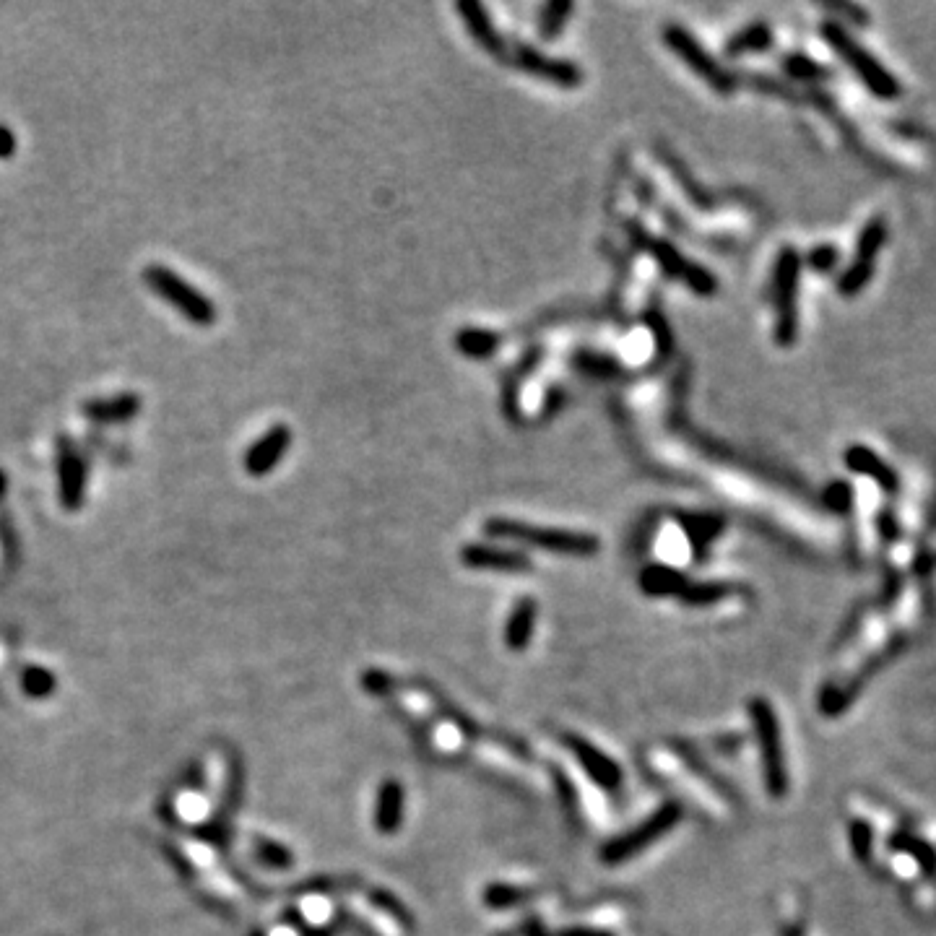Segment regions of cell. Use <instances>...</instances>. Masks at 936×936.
Returning a JSON list of instances; mask_svg holds the SVG:
<instances>
[{
	"label": "cell",
	"instance_id": "7c38bea8",
	"mask_svg": "<svg viewBox=\"0 0 936 936\" xmlns=\"http://www.w3.org/2000/svg\"><path fill=\"white\" fill-rule=\"evenodd\" d=\"M565 744L572 752V757L580 762V767L596 780L598 786L609 788V791L619 788V783H622V770H619V765L611 760V757H606L604 752H598L591 741L580 739V736L575 734H565Z\"/></svg>",
	"mask_w": 936,
	"mask_h": 936
},
{
	"label": "cell",
	"instance_id": "30bf717a",
	"mask_svg": "<svg viewBox=\"0 0 936 936\" xmlns=\"http://www.w3.org/2000/svg\"><path fill=\"white\" fill-rule=\"evenodd\" d=\"M507 60L528 76L544 78L559 89H578L585 78V73L572 60L552 58V55H544V52L533 50L528 45H518L513 52H507Z\"/></svg>",
	"mask_w": 936,
	"mask_h": 936
},
{
	"label": "cell",
	"instance_id": "52a82bcc",
	"mask_svg": "<svg viewBox=\"0 0 936 936\" xmlns=\"http://www.w3.org/2000/svg\"><path fill=\"white\" fill-rule=\"evenodd\" d=\"M799 276H801V258L793 247H783L775 260L773 292H775V341L780 346H791L799 333Z\"/></svg>",
	"mask_w": 936,
	"mask_h": 936
},
{
	"label": "cell",
	"instance_id": "ba28073f",
	"mask_svg": "<svg viewBox=\"0 0 936 936\" xmlns=\"http://www.w3.org/2000/svg\"><path fill=\"white\" fill-rule=\"evenodd\" d=\"M661 37H663V45L669 47L676 58L684 60V65H689V68H692V71H695L697 76H700L702 81L710 86V89H715L718 94H731V91L736 89V78L731 76V73H728L726 68H723V65L700 45V39H697L692 32H687L684 26H679V24L663 26Z\"/></svg>",
	"mask_w": 936,
	"mask_h": 936
},
{
	"label": "cell",
	"instance_id": "f1b7e54d",
	"mask_svg": "<svg viewBox=\"0 0 936 936\" xmlns=\"http://www.w3.org/2000/svg\"><path fill=\"white\" fill-rule=\"evenodd\" d=\"M848 838H851V848L861 864H866L871 858V848H874V832L866 825L864 819H853L848 827Z\"/></svg>",
	"mask_w": 936,
	"mask_h": 936
},
{
	"label": "cell",
	"instance_id": "d4e9b609",
	"mask_svg": "<svg viewBox=\"0 0 936 936\" xmlns=\"http://www.w3.org/2000/svg\"><path fill=\"white\" fill-rule=\"evenodd\" d=\"M884 240H887V224L882 219H871L869 224L864 227V232L858 234V253L856 260H864V263H874L882 250Z\"/></svg>",
	"mask_w": 936,
	"mask_h": 936
},
{
	"label": "cell",
	"instance_id": "5bb4252c",
	"mask_svg": "<svg viewBox=\"0 0 936 936\" xmlns=\"http://www.w3.org/2000/svg\"><path fill=\"white\" fill-rule=\"evenodd\" d=\"M458 13L463 16L468 34L474 37V42L481 47V50L489 52L492 58L507 60L505 39H502V34L494 29L492 19H489V11L481 6L479 0H461V3H458Z\"/></svg>",
	"mask_w": 936,
	"mask_h": 936
},
{
	"label": "cell",
	"instance_id": "4fadbf2b",
	"mask_svg": "<svg viewBox=\"0 0 936 936\" xmlns=\"http://www.w3.org/2000/svg\"><path fill=\"white\" fill-rule=\"evenodd\" d=\"M461 562L471 570H489V572H531L533 565L526 554L510 552V549H497V546L468 544L461 549Z\"/></svg>",
	"mask_w": 936,
	"mask_h": 936
},
{
	"label": "cell",
	"instance_id": "ac0fdd59",
	"mask_svg": "<svg viewBox=\"0 0 936 936\" xmlns=\"http://www.w3.org/2000/svg\"><path fill=\"white\" fill-rule=\"evenodd\" d=\"M533 624H536V601L531 596L518 598L505 627L507 648L513 650V653H523L528 643H531Z\"/></svg>",
	"mask_w": 936,
	"mask_h": 936
},
{
	"label": "cell",
	"instance_id": "603a6c76",
	"mask_svg": "<svg viewBox=\"0 0 936 936\" xmlns=\"http://www.w3.org/2000/svg\"><path fill=\"white\" fill-rule=\"evenodd\" d=\"M890 848L900 853H908L910 858H916V864L921 866L926 874H934L936 871V853L929 843H923V840L913 838V835H905V832H897L890 838Z\"/></svg>",
	"mask_w": 936,
	"mask_h": 936
},
{
	"label": "cell",
	"instance_id": "5b68a950",
	"mask_svg": "<svg viewBox=\"0 0 936 936\" xmlns=\"http://www.w3.org/2000/svg\"><path fill=\"white\" fill-rule=\"evenodd\" d=\"M679 819H682V806L676 804V801H666L656 809V812L650 814L645 822H640L637 827H632L630 832H624L619 838L609 840V843L601 848V861L609 866L624 864V861H630V858L640 856L645 848H650L653 843L663 838V835H669L676 825H679Z\"/></svg>",
	"mask_w": 936,
	"mask_h": 936
},
{
	"label": "cell",
	"instance_id": "836d02e7",
	"mask_svg": "<svg viewBox=\"0 0 936 936\" xmlns=\"http://www.w3.org/2000/svg\"><path fill=\"white\" fill-rule=\"evenodd\" d=\"M258 856L271 866H289L292 864V853L284 851L281 845L276 843H266V840H260L258 843Z\"/></svg>",
	"mask_w": 936,
	"mask_h": 936
},
{
	"label": "cell",
	"instance_id": "9a60e30c",
	"mask_svg": "<svg viewBox=\"0 0 936 936\" xmlns=\"http://www.w3.org/2000/svg\"><path fill=\"white\" fill-rule=\"evenodd\" d=\"M143 409V401L138 393H115V396L107 398H91V401H84L81 406V414L89 419V422L97 424H125L133 422Z\"/></svg>",
	"mask_w": 936,
	"mask_h": 936
},
{
	"label": "cell",
	"instance_id": "484cf974",
	"mask_svg": "<svg viewBox=\"0 0 936 936\" xmlns=\"http://www.w3.org/2000/svg\"><path fill=\"white\" fill-rule=\"evenodd\" d=\"M731 593V585L723 580H710V583H689L687 591L682 593V601L687 606H710L715 601H721L723 596Z\"/></svg>",
	"mask_w": 936,
	"mask_h": 936
},
{
	"label": "cell",
	"instance_id": "2e32d148",
	"mask_svg": "<svg viewBox=\"0 0 936 936\" xmlns=\"http://www.w3.org/2000/svg\"><path fill=\"white\" fill-rule=\"evenodd\" d=\"M845 463H848V468L856 471V474H864L877 481L884 492H895L897 489L895 471H892L877 453H871L869 448H864V445H853V448L845 450Z\"/></svg>",
	"mask_w": 936,
	"mask_h": 936
},
{
	"label": "cell",
	"instance_id": "277c9868",
	"mask_svg": "<svg viewBox=\"0 0 936 936\" xmlns=\"http://www.w3.org/2000/svg\"><path fill=\"white\" fill-rule=\"evenodd\" d=\"M630 237L643 253H648L650 258L656 260L666 276H671V279L676 281H684V284L695 294H700V297H713V294L718 292V279H715L713 273L705 271V268L697 266V263H692L689 258H684L671 242L658 240V237L648 234L643 227H637V224H630Z\"/></svg>",
	"mask_w": 936,
	"mask_h": 936
},
{
	"label": "cell",
	"instance_id": "4316f807",
	"mask_svg": "<svg viewBox=\"0 0 936 936\" xmlns=\"http://www.w3.org/2000/svg\"><path fill=\"white\" fill-rule=\"evenodd\" d=\"M871 276H874V263H861V260H853L851 266H848V271L840 276L838 289L845 294V297H853V294H858L866 284H869Z\"/></svg>",
	"mask_w": 936,
	"mask_h": 936
},
{
	"label": "cell",
	"instance_id": "3957f363",
	"mask_svg": "<svg viewBox=\"0 0 936 936\" xmlns=\"http://www.w3.org/2000/svg\"><path fill=\"white\" fill-rule=\"evenodd\" d=\"M822 37H825L827 45L848 63V68L858 73V78L864 81L871 94H877V97L882 99H895L897 94H900L897 78L892 76L874 55H869L864 47L858 45L856 39L845 32L838 21H825V24H822Z\"/></svg>",
	"mask_w": 936,
	"mask_h": 936
},
{
	"label": "cell",
	"instance_id": "f546056e",
	"mask_svg": "<svg viewBox=\"0 0 936 936\" xmlns=\"http://www.w3.org/2000/svg\"><path fill=\"white\" fill-rule=\"evenodd\" d=\"M783 68H786L788 76L796 78V81H814V78L825 76V71H822L814 60L806 58V55H786V58H783Z\"/></svg>",
	"mask_w": 936,
	"mask_h": 936
},
{
	"label": "cell",
	"instance_id": "d6986e66",
	"mask_svg": "<svg viewBox=\"0 0 936 936\" xmlns=\"http://www.w3.org/2000/svg\"><path fill=\"white\" fill-rule=\"evenodd\" d=\"M689 580L682 572L666 565H650L640 572V591L648 596H682Z\"/></svg>",
	"mask_w": 936,
	"mask_h": 936
},
{
	"label": "cell",
	"instance_id": "8992f818",
	"mask_svg": "<svg viewBox=\"0 0 936 936\" xmlns=\"http://www.w3.org/2000/svg\"><path fill=\"white\" fill-rule=\"evenodd\" d=\"M749 715L757 728V741H760L762 754V773H765L767 793L773 799H783L788 791L786 760H783V741H780V726L775 718L773 705L762 697H754L749 702Z\"/></svg>",
	"mask_w": 936,
	"mask_h": 936
},
{
	"label": "cell",
	"instance_id": "e575fe53",
	"mask_svg": "<svg viewBox=\"0 0 936 936\" xmlns=\"http://www.w3.org/2000/svg\"><path fill=\"white\" fill-rule=\"evenodd\" d=\"M16 154V133L0 123V159H11Z\"/></svg>",
	"mask_w": 936,
	"mask_h": 936
},
{
	"label": "cell",
	"instance_id": "44dd1931",
	"mask_svg": "<svg viewBox=\"0 0 936 936\" xmlns=\"http://www.w3.org/2000/svg\"><path fill=\"white\" fill-rule=\"evenodd\" d=\"M679 523H682L684 533H687L689 541H692V549H695L697 557L708 549L710 541H713L715 536L723 531V526H726L723 518H718V515H692V513L682 515Z\"/></svg>",
	"mask_w": 936,
	"mask_h": 936
},
{
	"label": "cell",
	"instance_id": "d590c367",
	"mask_svg": "<svg viewBox=\"0 0 936 936\" xmlns=\"http://www.w3.org/2000/svg\"><path fill=\"white\" fill-rule=\"evenodd\" d=\"M562 936H609V934H604V931H591V929H572V931H565Z\"/></svg>",
	"mask_w": 936,
	"mask_h": 936
},
{
	"label": "cell",
	"instance_id": "6da1fadb",
	"mask_svg": "<svg viewBox=\"0 0 936 936\" xmlns=\"http://www.w3.org/2000/svg\"><path fill=\"white\" fill-rule=\"evenodd\" d=\"M484 533L492 539L518 541V544L544 549V552L567 554V557H593L601 552V541L593 533L567 531V528H539L520 523V520L489 518L484 523Z\"/></svg>",
	"mask_w": 936,
	"mask_h": 936
},
{
	"label": "cell",
	"instance_id": "7402d4cb",
	"mask_svg": "<svg viewBox=\"0 0 936 936\" xmlns=\"http://www.w3.org/2000/svg\"><path fill=\"white\" fill-rule=\"evenodd\" d=\"M773 45V32H770V26L757 21V24L744 26L739 34L726 42V55L736 58V55H744V52H762L767 47Z\"/></svg>",
	"mask_w": 936,
	"mask_h": 936
},
{
	"label": "cell",
	"instance_id": "9c48e42d",
	"mask_svg": "<svg viewBox=\"0 0 936 936\" xmlns=\"http://www.w3.org/2000/svg\"><path fill=\"white\" fill-rule=\"evenodd\" d=\"M55 471H58V500L65 510H81L89 487V461L78 450L71 435L60 432L55 440Z\"/></svg>",
	"mask_w": 936,
	"mask_h": 936
},
{
	"label": "cell",
	"instance_id": "ffe728a7",
	"mask_svg": "<svg viewBox=\"0 0 936 936\" xmlns=\"http://www.w3.org/2000/svg\"><path fill=\"white\" fill-rule=\"evenodd\" d=\"M453 346L468 359H489L494 357V351L502 346V338L500 333L489 331V328L466 325V328H461V331L455 333Z\"/></svg>",
	"mask_w": 936,
	"mask_h": 936
},
{
	"label": "cell",
	"instance_id": "d6a6232c",
	"mask_svg": "<svg viewBox=\"0 0 936 936\" xmlns=\"http://www.w3.org/2000/svg\"><path fill=\"white\" fill-rule=\"evenodd\" d=\"M809 263H812L814 271H819V273L832 271L835 263H838V250H835L832 245H819L817 250L809 253Z\"/></svg>",
	"mask_w": 936,
	"mask_h": 936
},
{
	"label": "cell",
	"instance_id": "7a4b0ae2",
	"mask_svg": "<svg viewBox=\"0 0 936 936\" xmlns=\"http://www.w3.org/2000/svg\"><path fill=\"white\" fill-rule=\"evenodd\" d=\"M143 284L149 286L162 302L175 307L188 323L198 325V328H211L216 318H219L214 299L206 297L198 286L182 279L180 273L172 271L169 266L151 263V266L143 268Z\"/></svg>",
	"mask_w": 936,
	"mask_h": 936
},
{
	"label": "cell",
	"instance_id": "8d00e7d4",
	"mask_svg": "<svg viewBox=\"0 0 936 936\" xmlns=\"http://www.w3.org/2000/svg\"><path fill=\"white\" fill-rule=\"evenodd\" d=\"M6 489H8V476H6V471L0 468V500L6 497Z\"/></svg>",
	"mask_w": 936,
	"mask_h": 936
},
{
	"label": "cell",
	"instance_id": "8fae6325",
	"mask_svg": "<svg viewBox=\"0 0 936 936\" xmlns=\"http://www.w3.org/2000/svg\"><path fill=\"white\" fill-rule=\"evenodd\" d=\"M289 445H292V429L286 427V424H273L271 429H266V432L245 450V455H242V468H245L250 476H255V479L271 474L273 468L279 466L281 458L286 455Z\"/></svg>",
	"mask_w": 936,
	"mask_h": 936
},
{
	"label": "cell",
	"instance_id": "83f0119b",
	"mask_svg": "<svg viewBox=\"0 0 936 936\" xmlns=\"http://www.w3.org/2000/svg\"><path fill=\"white\" fill-rule=\"evenodd\" d=\"M531 892L520 890V887H513V884H492L484 895V903L489 908H510V905H518L523 900H528Z\"/></svg>",
	"mask_w": 936,
	"mask_h": 936
},
{
	"label": "cell",
	"instance_id": "cb8c5ba5",
	"mask_svg": "<svg viewBox=\"0 0 936 936\" xmlns=\"http://www.w3.org/2000/svg\"><path fill=\"white\" fill-rule=\"evenodd\" d=\"M572 3L570 0H552V3H546L539 13V37L544 39H554L562 34L565 29L567 19H570L572 13Z\"/></svg>",
	"mask_w": 936,
	"mask_h": 936
},
{
	"label": "cell",
	"instance_id": "1f68e13d",
	"mask_svg": "<svg viewBox=\"0 0 936 936\" xmlns=\"http://www.w3.org/2000/svg\"><path fill=\"white\" fill-rule=\"evenodd\" d=\"M362 684H364V689L370 692V695L380 697V695H388L390 687H393V679H390L385 671L370 669V671H364V674H362Z\"/></svg>",
	"mask_w": 936,
	"mask_h": 936
},
{
	"label": "cell",
	"instance_id": "e0dca14e",
	"mask_svg": "<svg viewBox=\"0 0 936 936\" xmlns=\"http://www.w3.org/2000/svg\"><path fill=\"white\" fill-rule=\"evenodd\" d=\"M403 822V786L398 780H385L377 791L375 827L383 835H393Z\"/></svg>",
	"mask_w": 936,
	"mask_h": 936
},
{
	"label": "cell",
	"instance_id": "4dcf8cb0",
	"mask_svg": "<svg viewBox=\"0 0 936 936\" xmlns=\"http://www.w3.org/2000/svg\"><path fill=\"white\" fill-rule=\"evenodd\" d=\"M825 505L835 513H848L853 505V487L848 481H832L825 489Z\"/></svg>",
	"mask_w": 936,
	"mask_h": 936
}]
</instances>
